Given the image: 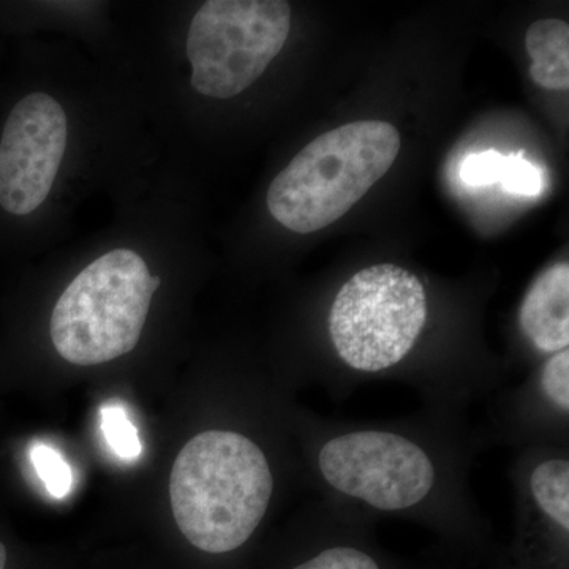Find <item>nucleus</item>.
<instances>
[{
	"mask_svg": "<svg viewBox=\"0 0 569 569\" xmlns=\"http://www.w3.org/2000/svg\"><path fill=\"white\" fill-rule=\"evenodd\" d=\"M533 81L549 91L569 88V26L561 20H541L526 36Z\"/></svg>",
	"mask_w": 569,
	"mask_h": 569,
	"instance_id": "nucleus-10",
	"label": "nucleus"
},
{
	"mask_svg": "<svg viewBox=\"0 0 569 569\" xmlns=\"http://www.w3.org/2000/svg\"><path fill=\"white\" fill-rule=\"evenodd\" d=\"M7 565V550L6 546L0 542V569H6Z\"/></svg>",
	"mask_w": 569,
	"mask_h": 569,
	"instance_id": "nucleus-16",
	"label": "nucleus"
},
{
	"mask_svg": "<svg viewBox=\"0 0 569 569\" xmlns=\"http://www.w3.org/2000/svg\"><path fill=\"white\" fill-rule=\"evenodd\" d=\"M290 24L283 0L206 2L187 37L194 91L212 99L244 92L282 51Z\"/></svg>",
	"mask_w": 569,
	"mask_h": 569,
	"instance_id": "nucleus-6",
	"label": "nucleus"
},
{
	"mask_svg": "<svg viewBox=\"0 0 569 569\" xmlns=\"http://www.w3.org/2000/svg\"><path fill=\"white\" fill-rule=\"evenodd\" d=\"M507 157L497 151L471 153L460 164V179L470 187L493 186L500 181Z\"/></svg>",
	"mask_w": 569,
	"mask_h": 569,
	"instance_id": "nucleus-15",
	"label": "nucleus"
},
{
	"mask_svg": "<svg viewBox=\"0 0 569 569\" xmlns=\"http://www.w3.org/2000/svg\"><path fill=\"white\" fill-rule=\"evenodd\" d=\"M498 182L508 193L520 194V197H535L542 189L541 173L538 168L520 157H507Z\"/></svg>",
	"mask_w": 569,
	"mask_h": 569,
	"instance_id": "nucleus-14",
	"label": "nucleus"
},
{
	"mask_svg": "<svg viewBox=\"0 0 569 569\" xmlns=\"http://www.w3.org/2000/svg\"><path fill=\"white\" fill-rule=\"evenodd\" d=\"M102 430L108 447L118 458L134 460L140 458L142 445L137 427L127 417L126 408L119 402H108L102 407Z\"/></svg>",
	"mask_w": 569,
	"mask_h": 569,
	"instance_id": "nucleus-11",
	"label": "nucleus"
},
{
	"mask_svg": "<svg viewBox=\"0 0 569 569\" xmlns=\"http://www.w3.org/2000/svg\"><path fill=\"white\" fill-rule=\"evenodd\" d=\"M66 111L51 96L31 93L11 110L0 141V206L29 216L47 200L67 149Z\"/></svg>",
	"mask_w": 569,
	"mask_h": 569,
	"instance_id": "nucleus-7",
	"label": "nucleus"
},
{
	"mask_svg": "<svg viewBox=\"0 0 569 569\" xmlns=\"http://www.w3.org/2000/svg\"><path fill=\"white\" fill-rule=\"evenodd\" d=\"M399 151V130L383 121L323 133L277 174L268 190L269 212L295 233L323 230L388 173Z\"/></svg>",
	"mask_w": 569,
	"mask_h": 569,
	"instance_id": "nucleus-3",
	"label": "nucleus"
},
{
	"mask_svg": "<svg viewBox=\"0 0 569 569\" xmlns=\"http://www.w3.org/2000/svg\"><path fill=\"white\" fill-rule=\"evenodd\" d=\"M429 321L425 283L396 264L361 269L336 293L328 337L337 361L359 377L399 376Z\"/></svg>",
	"mask_w": 569,
	"mask_h": 569,
	"instance_id": "nucleus-4",
	"label": "nucleus"
},
{
	"mask_svg": "<svg viewBox=\"0 0 569 569\" xmlns=\"http://www.w3.org/2000/svg\"><path fill=\"white\" fill-rule=\"evenodd\" d=\"M449 413L397 425L320 421L312 466L326 501L362 518H481L467 486L471 438Z\"/></svg>",
	"mask_w": 569,
	"mask_h": 569,
	"instance_id": "nucleus-1",
	"label": "nucleus"
},
{
	"mask_svg": "<svg viewBox=\"0 0 569 569\" xmlns=\"http://www.w3.org/2000/svg\"><path fill=\"white\" fill-rule=\"evenodd\" d=\"M509 422L531 445H563L569 419V350L549 356L537 377L511 397Z\"/></svg>",
	"mask_w": 569,
	"mask_h": 569,
	"instance_id": "nucleus-8",
	"label": "nucleus"
},
{
	"mask_svg": "<svg viewBox=\"0 0 569 569\" xmlns=\"http://www.w3.org/2000/svg\"><path fill=\"white\" fill-rule=\"evenodd\" d=\"M31 460L51 497L62 500L69 496L71 485H73V473L61 452L39 441V443H33Z\"/></svg>",
	"mask_w": 569,
	"mask_h": 569,
	"instance_id": "nucleus-12",
	"label": "nucleus"
},
{
	"mask_svg": "<svg viewBox=\"0 0 569 569\" xmlns=\"http://www.w3.org/2000/svg\"><path fill=\"white\" fill-rule=\"evenodd\" d=\"M274 488L271 462L257 441L236 430L211 429L194 436L176 458L171 508L190 545L228 553L253 537Z\"/></svg>",
	"mask_w": 569,
	"mask_h": 569,
	"instance_id": "nucleus-2",
	"label": "nucleus"
},
{
	"mask_svg": "<svg viewBox=\"0 0 569 569\" xmlns=\"http://www.w3.org/2000/svg\"><path fill=\"white\" fill-rule=\"evenodd\" d=\"M159 277L140 254L111 250L66 288L51 317V340L66 361L96 366L130 353L140 342Z\"/></svg>",
	"mask_w": 569,
	"mask_h": 569,
	"instance_id": "nucleus-5",
	"label": "nucleus"
},
{
	"mask_svg": "<svg viewBox=\"0 0 569 569\" xmlns=\"http://www.w3.org/2000/svg\"><path fill=\"white\" fill-rule=\"evenodd\" d=\"M519 326L530 346L541 355L569 347V264H553L535 280L519 310Z\"/></svg>",
	"mask_w": 569,
	"mask_h": 569,
	"instance_id": "nucleus-9",
	"label": "nucleus"
},
{
	"mask_svg": "<svg viewBox=\"0 0 569 569\" xmlns=\"http://www.w3.org/2000/svg\"><path fill=\"white\" fill-rule=\"evenodd\" d=\"M293 569H381L366 550L350 545L329 546Z\"/></svg>",
	"mask_w": 569,
	"mask_h": 569,
	"instance_id": "nucleus-13",
	"label": "nucleus"
}]
</instances>
